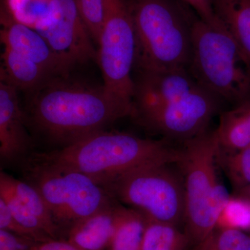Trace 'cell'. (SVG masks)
Segmentation results:
<instances>
[{
  "label": "cell",
  "mask_w": 250,
  "mask_h": 250,
  "mask_svg": "<svg viewBox=\"0 0 250 250\" xmlns=\"http://www.w3.org/2000/svg\"><path fill=\"white\" fill-rule=\"evenodd\" d=\"M31 250H82L72 244L67 240L52 239L45 242L37 243Z\"/></svg>",
  "instance_id": "f546056e"
},
{
  "label": "cell",
  "mask_w": 250,
  "mask_h": 250,
  "mask_svg": "<svg viewBox=\"0 0 250 250\" xmlns=\"http://www.w3.org/2000/svg\"><path fill=\"white\" fill-rule=\"evenodd\" d=\"M166 139H142L127 133L100 131L52 151H34L31 157L88 176L104 187L125 172L158 162H178L179 147Z\"/></svg>",
  "instance_id": "7a4b0ae2"
},
{
  "label": "cell",
  "mask_w": 250,
  "mask_h": 250,
  "mask_svg": "<svg viewBox=\"0 0 250 250\" xmlns=\"http://www.w3.org/2000/svg\"><path fill=\"white\" fill-rule=\"evenodd\" d=\"M19 168L23 179L39 190L61 234L116 201L96 182L77 171L45 164L31 157Z\"/></svg>",
  "instance_id": "8992f818"
},
{
  "label": "cell",
  "mask_w": 250,
  "mask_h": 250,
  "mask_svg": "<svg viewBox=\"0 0 250 250\" xmlns=\"http://www.w3.org/2000/svg\"><path fill=\"white\" fill-rule=\"evenodd\" d=\"M52 0H4L3 6L19 22L38 30L45 25Z\"/></svg>",
  "instance_id": "7402d4cb"
},
{
  "label": "cell",
  "mask_w": 250,
  "mask_h": 250,
  "mask_svg": "<svg viewBox=\"0 0 250 250\" xmlns=\"http://www.w3.org/2000/svg\"><path fill=\"white\" fill-rule=\"evenodd\" d=\"M175 163L158 162L125 172L104 188L122 205L147 218L178 226L184 223L186 195L181 171Z\"/></svg>",
  "instance_id": "52a82bcc"
},
{
  "label": "cell",
  "mask_w": 250,
  "mask_h": 250,
  "mask_svg": "<svg viewBox=\"0 0 250 250\" xmlns=\"http://www.w3.org/2000/svg\"><path fill=\"white\" fill-rule=\"evenodd\" d=\"M238 192H239V197H243V198L246 199V200L250 201V186L242 189Z\"/></svg>",
  "instance_id": "4dcf8cb0"
},
{
  "label": "cell",
  "mask_w": 250,
  "mask_h": 250,
  "mask_svg": "<svg viewBox=\"0 0 250 250\" xmlns=\"http://www.w3.org/2000/svg\"><path fill=\"white\" fill-rule=\"evenodd\" d=\"M0 229L6 230L19 236L31 238L38 243L34 235L15 219L14 215L8 208L7 205L1 198H0Z\"/></svg>",
  "instance_id": "83f0119b"
},
{
  "label": "cell",
  "mask_w": 250,
  "mask_h": 250,
  "mask_svg": "<svg viewBox=\"0 0 250 250\" xmlns=\"http://www.w3.org/2000/svg\"><path fill=\"white\" fill-rule=\"evenodd\" d=\"M147 218L141 250H186L188 237L175 225Z\"/></svg>",
  "instance_id": "ac0fdd59"
},
{
  "label": "cell",
  "mask_w": 250,
  "mask_h": 250,
  "mask_svg": "<svg viewBox=\"0 0 250 250\" xmlns=\"http://www.w3.org/2000/svg\"><path fill=\"white\" fill-rule=\"evenodd\" d=\"M81 16L95 43L98 44L104 18V0H76Z\"/></svg>",
  "instance_id": "484cf974"
},
{
  "label": "cell",
  "mask_w": 250,
  "mask_h": 250,
  "mask_svg": "<svg viewBox=\"0 0 250 250\" xmlns=\"http://www.w3.org/2000/svg\"><path fill=\"white\" fill-rule=\"evenodd\" d=\"M147 218L126 207L107 250H141Z\"/></svg>",
  "instance_id": "ffe728a7"
},
{
  "label": "cell",
  "mask_w": 250,
  "mask_h": 250,
  "mask_svg": "<svg viewBox=\"0 0 250 250\" xmlns=\"http://www.w3.org/2000/svg\"><path fill=\"white\" fill-rule=\"evenodd\" d=\"M1 61L0 80L29 95L56 78L30 59L8 47H4Z\"/></svg>",
  "instance_id": "9a60e30c"
},
{
  "label": "cell",
  "mask_w": 250,
  "mask_h": 250,
  "mask_svg": "<svg viewBox=\"0 0 250 250\" xmlns=\"http://www.w3.org/2000/svg\"><path fill=\"white\" fill-rule=\"evenodd\" d=\"M134 72L132 113L184 98L201 85L189 69Z\"/></svg>",
  "instance_id": "4fadbf2b"
},
{
  "label": "cell",
  "mask_w": 250,
  "mask_h": 250,
  "mask_svg": "<svg viewBox=\"0 0 250 250\" xmlns=\"http://www.w3.org/2000/svg\"><path fill=\"white\" fill-rule=\"evenodd\" d=\"M192 250H250V236L239 229L215 228Z\"/></svg>",
  "instance_id": "603a6c76"
},
{
  "label": "cell",
  "mask_w": 250,
  "mask_h": 250,
  "mask_svg": "<svg viewBox=\"0 0 250 250\" xmlns=\"http://www.w3.org/2000/svg\"><path fill=\"white\" fill-rule=\"evenodd\" d=\"M223 102L200 85L175 101L157 108L136 111L131 117L143 127L169 141L183 142L202 134Z\"/></svg>",
  "instance_id": "9c48e42d"
},
{
  "label": "cell",
  "mask_w": 250,
  "mask_h": 250,
  "mask_svg": "<svg viewBox=\"0 0 250 250\" xmlns=\"http://www.w3.org/2000/svg\"><path fill=\"white\" fill-rule=\"evenodd\" d=\"M9 178L18 198L39 219L47 234L52 239H61L60 231L54 223L48 207L39 190L24 179H16L10 174Z\"/></svg>",
  "instance_id": "d6986e66"
},
{
  "label": "cell",
  "mask_w": 250,
  "mask_h": 250,
  "mask_svg": "<svg viewBox=\"0 0 250 250\" xmlns=\"http://www.w3.org/2000/svg\"><path fill=\"white\" fill-rule=\"evenodd\" d=\"M182 0H129L136 71L189 69L195 21Z\"/></svg>",
  "instance_id": "3957f363"
},
{
  "label": "cell",
  "mask_w": 250,
  "mask_h": 250,
  "mask_svg": "<svg viewBox=\"0 0 250 250\" xmlns=\"http://www.w3.org/2000/svg\"><path fill=\"white\" fill-rule=\"evenodd\" d=\"M250 229V201L241 197H231L218 219L216 228Z\"/></svg>",
  "instance_id": "d4e9b609"
},
{
  "label": "cell",
  "mask_w": 250,
  "mask_h": 250,
  "mask_svg": "<svg viewBox=\"0 0 250 250\" xmlns=\"http://www.w3.org/2000/svg\"><path fill=\"white\" fill-rule=\"evenodd\" d=\"M18 90L0 80V161L1 166L22 165L35 146L20 104Z\"/></svg>",
  "instance_id": "8fae6325"
},
{
  "label": "cell",
  "mask_w": 250,
  "mask_h": 250,
  "mask_svg": "<svg viewBox=\"0 0 250 250\" xmlns=\"http://www.w3.org/2000/svg\"><path fill=\"white\" fill-rule=\"evenodd\" d=\"M0 198L4 200L18 223L34 235L38 243L52 239L39 219L18 198L10 183L9 174L3 171L0 172Z\"/></svg>",
  "instance_id": "44dd1931"
},
{
  "label": "cell",
  "mask_w": 250,
  "mask_h": 250,
  "mask_svg": "<svg viewBox=\"0 0 250 250\" xmlns=\"http://www.w3.org/2000/svg\"><path fill=\"white\" fill-rule=\"evenodd\" d=\"M36 243L31 238L0 229V250H31Z\"/></svg>",
  "instance_id": "f1b7e54d"
},
{
  "label": "cell",
  "mask_w": 250,
  "mask_h": 250,
  "mask_svg": "<svg viewBox=\"0 0 250 250\" xmlns=\"http://www.w3.org/2000/svg\"><path fill=\"white\" fill-rule=\"evenodd\" d=\"M22 109L34 141L40 140L52 151L108 130L116 121L131 116L133 106L103 85L72 80L69 75L52 79L28 95Z\"/></svg>",
  "instance_id": "6da1fadb"
},
{
  "label": "cell",
  "mask_w": 250,
  "mask_h": 250,
  "mask_svg": "<svg viewBox=\"0 0 250 250\" xmlns=\"http://www.w3.org/2000/svg\"><path fill=\"white\" fill-rule=\"evenodd\" d=\"M181 143L180 158L176 164L185 188L184 232L194 246L215 229L231 197L217 177L215 161L220 146L216 129Z\"/></svg>",
  "instance_id": "277c9868"
},
{
  "label": "cell",
  "mask_w": 250,
  "mask_h": 250,
  "mask_svg": "<svg viewBox=\"0 0 250 250\" xmlns=\"http://www.w3.org/2000/svg\"><path fill=\"white\" fill-rule=\"evenodd\" d=\"M217 17L250 62V0H212Z\"/></svg>",
  "instance_id": "e0dca14e"
},
{
  "label": "cell",
  "mask_w": 250,
  "mask_h": 250,
  "mask_svg": "<svg viewBox=\"0 0 250 250\" xmlns=\"http://www.w3.org/2000/svg\"><path fill=\"white\" fill-rule=\"evenodd\" d=\"M97 62L105 89L133 106L136 37L129 0H104Z\"/></svg>",
  "instance_id": "ba28073f"
},
{
  "label": "cell",
  "mask_w": 250,
  "mask_h": 250,
  "mask_svg": "<svg viewBox=\"0 0 250 250\" xmlns=\"http://www.w3.org/2000/svg\"><path fill=\"white\" fill-rule=\"evenodd\" d=\"M249 147H250V146H249Z\"/></svg>",
  "instance_id": "1f68e13d"
},
{
  "label": "cell",
  "mask_w": 250,
  "mask_h": 250,
  "mask_svg": "<svg viewBox=\"0 0 250 250\" xmlns=\"http://www.w3.org/2000/svg\"><path fill=\"white\" fill-rule=\"evenodd\" d=\"M1 43L30 59L53 77L70 75L73 67L54 52L40 33L13 17L2 6L1 9Z\"/></svg>",
  "instance_id": "7c38bea8"
},
{
  "label": "cell",
  "mask_w": 250,
  "mask_h": 250,
  "mask_svg": "<svg viewBox=\"0 0 250 250\" xmlns=\"http://www.w3.org/2000/svg\"><path fill=\"white\" fill-rule=\"evenodd\" d=\"M189 70L222 102L236 106L250 100V62L226 29L199 18L194 24Z\"/></svg>",
  "instance_id": "5b68a950"
},
{
  "label": "cell",
  "mask_w": 250,
  "mask_h": 250,
  "mask_svg": "<svg viewBox=\"0 0 250 250\" xmlns=\"http://www.w3.org/2000/svg\"><path fill=\"white\" fill-rule=\"evenodd\" d=\"M54 52L70 66L97 61L98 49L76 0H52L47 22L37 30Z\"/></svg>",
  "instance_id": "30bf717a"
},
{
  "label": "cell",
  "mask_w": 250,
  "mask_h": 250,
  "mask_svg": "<svg viewBox=\"0 0 250 250\" xmlns=\"http://www.w3.org/2000/svg\"><path fill=\"white\" fill-rule=\"evenodd\" d=\"M126 208L116 200L75 225L67 241L82 250H107Z\"/></svg>",
  "instance_id": "5bb4252c"
},
{
  "label": "cell",
  "mask_w": 250,
  "mask_h": 250,
  "mask_svg": "<svg viewBox=\"0 0 250 250\" xmlns=\"http://www.w3.org/2000/svg\"><path fill=\"white\" fill-rule=\"evenodd\" d=\"M221 163L229 179L238 191L250 186V147L229 155L222 154Z\"/></svg>",
  "instance_id": "cb8c5ba5"
},
{
  "label": "cell",
  "mask_w": 250,
  "mask_h": 250,
  "mask_svg": "<svg viewBox=\"0 0 250 250\" xmlns=\"http://www.w3.org/2000/svg\"><path fill=\"white\" fill-rule=\"evenodd\" d=\"M220 149L238 152L250 145V100L221 113L216 129Z\"/></svg>",
  "instance_id": "2e32d148"
},
{
  "label": "cell",
  "mask_w": 250,
  "mask_h": 250,
  "mask_svg": "<svg viewBox=\"0 0 250 250\" xmlns=\"http://www.w3.org/2000/svg\"><path fill=\"white\" fill-rule=\"evenodd\" d=\"M202 21L218 29H226L217 17L213 10L212 0H182Z\"/></svg>",
  "instance_id": "4316f807"
}]
</instances>
